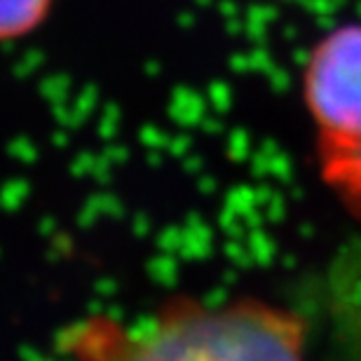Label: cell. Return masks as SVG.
Returning a JSON list of instances; mask_svg holds the SVG:
<instances>
[{"label":"cell","mask_w":361,"mask_h":361,"mask_svg":"<svg viewBox=\"0 0 361 361\" xmlns=\"http://www.w3.org/2000/svg\"><path fill=\"white\" fill-rule=\"evenodd\" d=\"M310 322L298 310L256 295L164 298L146 317H75L54 334L68 361H307Z\"/></svg>","instance_id":"6da1fadb"},{"label":"cell","mask_w":361,"mask_h":361,"mask_svg":"<svg viewBox=\"0 0 361 361\" xmlns=\"http://www.w3.org/2000/svg\"><path fill=\"white\" fill-rule=\"evenodd\" d=\"M302 104L314 125L317 162L361 150V21L331 28L302 66Z\"/></svg>","instance_id":"7a4b0ae2"},{"label":"cell","mask_w":361,"mask_h":361,"mask_svg":"<svg viewBox=\"0 0 361 361\" xmlns=\"http://www.w3.org/2000/svg\"><path fill=\"white\" fill-rule=\"evenodd\" d=\"M54 0H0V45L35 33L52 14Z\"/></svg>","instance_id":"3957f363"}]
</instances>
